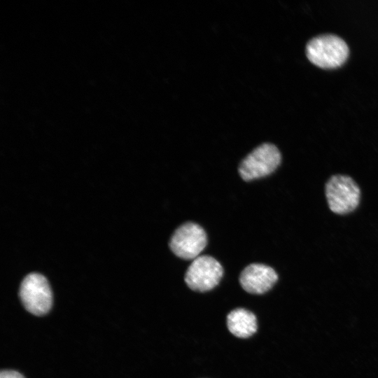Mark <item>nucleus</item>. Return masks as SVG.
<instances>
[{
  "label": "nucleus",
  "mask_w": 378,
  "mask_h": 378,
  "mask_svg": "<svg viewBox=\"0 0 378 378\" xmlns=\"http://www.w3.org/2000/svg\"><path fill=\"white\" fill-rule=\"evenodd\" d=\"M306 55L314 65L322 69L342 66L349 55V47L340 37L322 34L312 38L306 46Z\"/></svg>",
  "instance_id": "obj_1"
},
{
  "label": "nucleus",
  "mask_w": 378,
  "mask_h": 378,
  "mask_svg": "<svg viewBox=\"0 0 378 378\" xmlns=\"http://www.w3.org/2000/svg\"><path fill=\"white\" fill-rule=\"evenodd\" d=\"M281 160L280 151L275 145L262 144L242 160L238 172L244 181H250L272 174L280 164Z\"/></svg>",
  "instance_id": "obj_2"
},
{
  "label": "nucleus",
  "mask_w": 378,
  "mask_h": 378,
  "mask_svg": "<svg viewBox=\"0 0 378 378\" xmlns=\"http://www.w3.org/2000/svg\"><path fill=\"white\" fill-rule=\"evenodd\" d=\"M326 196L330 209L338 214L354 211L359 204L360 191L349 176H332L326 183Z\"/></svg>",
  "instance_id": "obj_3"
},
{
  "label": "nucleus",
  "mask_w": 378,
  "mask_h": 378,
  "mask_svg": "<svg viewBox=\"0 0 378 378\" xmlns=\"http://www.w3.org/2000/svg\"><path fill=\"white\" fill-rule=\"evenodd\" d=\"M20 297L25 309L36 316L46 314L52 306L51 289L47 279L40 274H29L22 280Z\"/></svg>",
  "instance_id": "obj_4"
},
{
  "label": "nucleus",
  "mask_w": 378,
  "mask_h": 378,
  "mask_svg": "<svg viewBox=\"0 0 378 378\" xmlns=\"http://www.w3.org/2000/svg\"><path fill=\"white\" fill-rule=\"evenodd\" d=\"M223 275L220 263L212 256L200 255L192 260L185 274V282L195 291L206 292L215 288Z\"/></svg>",
  "instance_id": "obj_5"
},
{
  "label": "nucleus",
  "mask_w": 378,
  "mask_h": 378,
  "mask_svg": "<svg viewBox=\"0 0 378 378\" xmlns=\"http://www.w3.org/2000/svg\"><path fill=\"white\" fill-rule=\"evenodd\" d=\"M207 244L206 234L198 224L188 222L180 225L169 241L172 251L185 260H194L204 249Z\"/></svg>",
  "instance_id": "obj_6"
},
{
  "label": "nucleus",
  "mask_w": 378,
  "mask_h": 378,
  "mask_svg": "<svg viewBox=\"0 0 378 378\" xmlns=\"http://www.w3.org/2000/svg\"><path fill=\"white\" fill-rule=\"evenodd\" d=\"M278 280L276 271L271 267L252 263L246 266L241 272L239 283L246 292L260 295L270 290Z\"/></svg>",
  "instance_id": "obj_7"
},
{
  "label": "nucleus",
  "mask_w": 378,
  "mask_h": 378,
  "mask_svg": "<svg viewBox=\"0 0 378 378\" xmlns=\"http://www.w3.org/2000/svg\"><path fill=\"white\" fill-rule=\"evenodd\" d=\"M227 326L229 331L234 336L246 338L252 336L257 331V318L251 312L243 308H237L227 314Z\"/></svg>",
  "instance_id": "obj_8"
},
{
  "label": "nucleus",
  "mask_w": 378,
  "mask_h": 378,
  "mask_svg": "<svg viewBox=\"0 0 378 378\" xmlns=\"http://www.w3.org/2000/svg\"><path fill=\"white\" fill-rule=\"evenodd\" d=\"M0 378H24L20 373L13 370H4L1 372Z\"/></svg>",
  "instance_id": "obj_9"
}]
</instances>
